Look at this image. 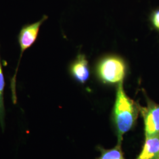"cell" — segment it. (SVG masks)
Here are the masks:
<instances>
[{"mask_svg": "<svg viewBox=\"0 0 159 159\" xmlns=\"http://www.w3.org/2000/svg\"><path fill=\"white\" fill-rule=\"evenodd\" d=\"M139 113V104L126 94L123 81L120 82L117 84L112 111V121L118 137V144H121L124 134L135 125Z\"/></svg>", "mask_w": 159, "mask_h": 159, "instance_id": "6da1fadb", "label": "cell"}, {"mask_svg": "<svg viewBox=\"0 0 159 159\" xmlns=\"http://www.w3.org/2000/svg\"><path fill=\"white\" fill-rule=\"evenodd\" d=\"M127 71L125 61L116 55L102 58L97 64L96 73L102 83L109 85L118 84L123 81Z\"/></svg>", "mask_w": 159, "mask_h": 159, "instance_id": "7a4b0ae2", "label": "cell"}, {"mask_svg": "<svg viewBox=\"0 0 159 159\" xmlns=\"http://www.w3.org/2000/svg\"><path fill=\"white\" fill-rule=\"evenodd\" d=\"M147 102L146 107L139 105V111L142 116L145 137L159 135V104L154 102L145 94Z\"/></svg>", "mask_w": 159, "mask_h": 159, "instance_id": "3957f363", "label": "cell"}, {"mask_svg": "<svg viewBox=\"0 0 159 159\" xmlns=\"http://www.w3.org/2000/svg\"><path fill=\"white\" fill-rule=\"evenodd\" d=\"M47 19V16H44L39 21L33 24L25 25L20 31V33L18 35V41L20 46L21 54L19 58L18 66H17L15 74L12 80V88L13 91H14V89L15 88L16 79V75L18 71V67L19 66L20 61L21 60V57L23 56V52L27 48H29L30 46H32L34 44L35 41L37 39V37L38 36L41 25Z\"/></svg>", "mask_w": 159, "mask_h": 159, "instance_id": "277c9868", "label": "cell"}, {"mask_svg": "<svg viewBox=\"0 0 159 159\" xmlns=\"http://www.w3.org/2000/svg\"><path fill=\"white\" fill-rule=\"evenodd\" d=\"M69 70L72 77L80 83L84 84L89 79L90 71L89 62L83 54L77 56L71 64Z\"/></svg>", "mask_w": 159, "mask_h": 159, "instance_id": "5b68a950", "label": "cell"}, {"mask_svg": "<svg viewBox=\"0 0 159 159\" xmlns=\"http://www.w3.org/2000/svg\"><path fill=\"white\" fill-rule=\"evenodd\" d=\"M142 150L136 159H157L159 156V135L145 137Z\"/></svg>", "mask_w": 159, "mask_h": 159, "instance_id": "8992f818", "label": "cell"}, {"mask_svg": "<svg viewBox=\"0 0 159 159\" xmlns=\"http://www.w3.org/2000/svg\"><path fill=\"white\" fill-rule=\"evenodd\" d=\"M100 156L96 159H125L120 144L111 149L100 148Z\"/></svg>", "mask_w": 159, "mask_h": 159, "instance_id": "52a82bcc", "label": "cell"}, {"mask_svg": "<svg viewBox=\"0 0 159 159\" xmlns=\"http://www.w3.org/2000/svg\"><path fill=\"white\" fill-rule=\"evenodd\" d=\"M4 78L2 70L1 63L0 61V124L2 129L4 127V117H5V110L4 104Z\"/></svg>", "mask_w": 159, "mask_h": 159, "instance_id": "ba28073f", "label": "cell"}, {"mask_svg": "<svg viewBox=\"0 0 159 159\" xmlns=\"http://www.w3.org/2000/svg\"><path fill=\"white\" fill-rule=\"evenodd\" d=\"M150 21L152 28L159 32V9L152 12L150 16Z\"/></svg>", "mask_w": 159, "mask_h": 159, "instance_id": "9c48e42d", "label": "cell"}, {"mask_svg": "<svg viewBox=\"0 0 159 159\" xmlns=\"http://www.w3.org/2000/svg\"><path fill=\"white\" fill-rule=\"evenodd\" d=\"M159 159V157H158V159Z\"/></svg>", "mask_w": 159, "mask_h": 159, "instance_id": "30bf717a", "label": "cell"}]
</instances>
